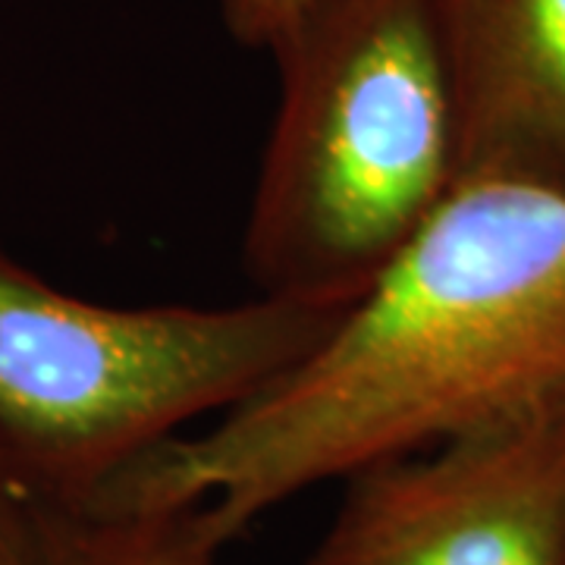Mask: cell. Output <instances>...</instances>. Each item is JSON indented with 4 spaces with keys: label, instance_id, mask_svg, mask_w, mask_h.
I'll list each match as a JSON object with an SVG mask.
<instances>
[{
    "label": "cell",
    "instance_id": "cell-1",
    "mask_svg": "<svg viewBox=\"0 0 565 565\" xmlns=\"http://www.w3.org/2000/svg\"><path fill=\"white\" fill-rule=\"evenodd\" d=\"M559 396L565 189L459 182L308 359L98 497L202 500L230 544L311 487Z\"/></svg>",
    "mask_w": 565,
    "mask_h": 565
},
{
    "label": "cell",
    "instance_id": "cell-2",
    "mask_svg": "<svg viewBox=\"0 0 565 565\" xmlns=\"http://www.w3.org/2000/svg\"><path fill=\"white\" fill-rule=\"evenodd\" d=\"M277 110L243 230L252 292L355 302L456 185L424 0H302L267 47Z\"/></svg>",
    "mask_w": 565,
    "mask_h": 565
},
{
    "label": "cell",
    "instance_id": "cell-3",
    "mask_svg": "<svg viewBox=\"0 0 565 565\" xmlns=\"http://www.w3.org/2000/svg\"><path fill=\"white\" fill-rule=\"evenodd\" d=\"M349 305H102L0 245V446L47 503H88L292 371Z\"/></svg>",
    "mask_w": 565,
    "mask_h": 565
},
{
    "label": "cell",
    "instance_id": "cell-4",
    "mask_svg": "<svg viewBox=\"0 0 565 565\" xmlns=\"http://www.w3.org/2000/svg\"><path fill=\"white\" fill-rule=\"evenodd\" d=\"M343 484L305 565H565V396Z\"/></svg>",
    "mask_w": 565,
    "mask_h": 565
},
{
    "label": "cell",
    "instance_id": "cell-5",
    "mask_svg": "<svg viewBox=\"0 0 565 565\" xmlns=\"http://www.w3.org/2000/svg\"><path fill=\"white\" fill-rule=\"evenodd\" d=\"M440 47L456 185L565 189V0H424Z\"/></svg>",
    "mask_w": 565,
    "mask_h": 565
},
{
    "label": "cell",
    "instance_id": "cell-6",
    "mask_svg": "<svg viewBox=\"0 0 565 565\" xmlns=\"http://www.w3.org/2000/svg\"><path fill=\"white\" fill-rule=\"evenodd\" d=\"M223 546L202 500L51 503L47 565H217Z\"/></svg>",
    "mask_w": 565,
    "mask_h": 565
},
{
    "label": "cell",
    "instance_id": "cell-7",
    "mask_svg": "<svg viewBox=\"0 0 565 565\" xmlns=\"http://www.w3.org/2000/svg\"><path fill=\"white\" fill-rule=\"evenodd\" d=\"M51 503L0 446V565H47Z\"/></svg>",
    "mask_w": 565,
    "mask_h": 565
},
{
    "label": "cell",
    "instance_id": "cell-8",
    "mask_svg": "<svg viewBox=\"0 0 565 565\" xmlns=\"http://www.w3.org/2000/svg\"><path fill=\"white\" fill-rule=\"evenodd\" d=\"M230 39L252 51H267L296 17L302 0H214Z\"/></svg>",
    "mask_w": 565,
    "mask_h": 565
}]
</instances>
